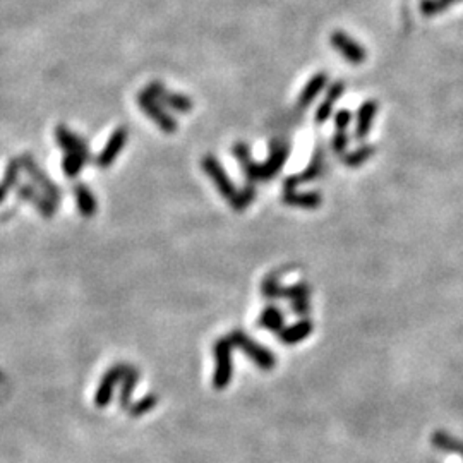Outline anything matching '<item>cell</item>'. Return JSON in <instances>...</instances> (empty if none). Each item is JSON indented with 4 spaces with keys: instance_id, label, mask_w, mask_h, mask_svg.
<instances>
[{
    "instance_id": "obj_1",
    "label": "cell",
    "mask_w": 463,
    "mask_h": 463,
    "mask_svg": "<svg viewBox=\"0 0 463 463\" xmlns=\"http://www.w3.org/2000/svg\"><path fill=\"white\" fill-rule=\"evenodd\" d=\"M290 146L289 143L283 141H273L271 148H269V154L263 163H258L256 160L249 158L247 161L240 165L244 170L245 178L249 184H256V182L271 181L278 175V172L285 167L287 160H289Z\"/></svg>"
},
{
    "instance_id": "obj_2",
    "label": "cell",
    "mask_w": 463,
    "mask_h": 463,
    "mask_svg": "<svg viewBox=\"0 0 463 463\" xmlns=\"http://www.w3.org/2000/svg\"><path fill=\"white\" fill-rule=\"evenodd\" d=\"M201 167L203 170L206 172V175L212 178L213 184L216 185L220 194H222L225 199H229V201H232L234 196L237 194V187H235V184L232 182V178L225 172V168L222 167L218 158L213 156V154H206L201 161Z\"/></svg>"
},
{
    "instance_id": "obj_3",
    "label": "cell",
    "mask_w": 463,
    "mask_h": 463,
    "mask_svg": "<svg viewBox=\"0 0 463 463\" xmlns=\"http://www.w3.org/2000/svg\"><path fill=\"white\" fill-rule=\"evenodd\" d=\"M138 101H139L141 110L145 112L150 119H152V121L161 129V131L167 132V134H172V132L177 131V121H175V119L172 117L167 110H165L163 103H161L160 100H154V98L148 96L145 91H141Z\"/></svg>"
},
{
    "instance_id": "obj_4",
    "label": "cell",
    "mask_w": 463,
    "mask_h": 463,
    "mask_svg": "<svg viewBox=\"0 0 463 463\" xmlns=\"http://www.w3.org/2000/svg\"><path fill=\"white\" fill-rule=\"evenodd\" d=\"M329 43L331 47L345 59L347 62L353 65H359L362 62H366L367 52L366 48L360 43H357L352 37L345 33V31H333L331 37H329Z\"/></svg>"
},
{
    "instance_id": "obj_5",
    "label": "cell",
    "mask_w": 463,
    "mask_h": 463,
    "mask_svg": "<svg viewBox=\"0 0 463 463\" xmlns=\"http://www.w3.org/2000/svg\"><path fill=\"white\" fill-rule=\"evenodd\" d=\"M322 170H325V152L321 148H318L314 154H312L311 163L302 172L285 178V191H296L299 185L316 181L322 174Z\"/></svg>"
},
{
    "instance_id": "obj_6",
    "label": "cell",
    "mask_w": 463,
    "mask_h": 463,
    "mask_svg": "<svg viewBox=\"0 0 463 463\" xmlns=\"http://www.w3.org/2000/svg\"><path fill=\"white\" fill-rule=\"evenodd\" d=\"M125 143H127V131H125L124 127L115 129L114 134H112L110 139H108L107 146H105L103 152H101L100 156H98V160H96L98 167H101V168L110 167V165L115 161V158L122 153Z\"/></svg>"
},
{
    "instance_id": "obj_7",
    "label": "cell",
    "mask_w": 463,
    "mask_h": 463,
    "mask_svg": "<svg viewBox=\"0 0 463 463\" xmlns=\"http://www.w3.org/2000/svg\"><path fill=\"white\" fill-rule=\"evenodd\" d=\"M378 110H380V105L374 100H367L360 105L356 119V139L364 141L369 136V131L373 127V122Z\"/></svg>"
},
{
    "instance_id": "obj_8",
    "label": "cell",
    "mask_w": 463,
    "mask_h": 463,
    "mask_svg": "<svg viewBox=\"0 0 463 463\" xmlns=\"http://www.w3.org/2000/svg\"><path fill=\"white\" fill-rule=\"evenodd\" d=\"M343 93H345V84H343L342 81H336V83H333L331 86L328 88L326 98L321 101L318 110H316V122H318V124H325V122L328 121L329 115L333 114V107H335L336 101L343 96Z\"/></svg>"
},
{
    "instance_id": "obj_9",
    "label": "cell",
    "mask_w": 463,
    "mask_h": 463,
    "mask_svg": "<svg viewBox=\"0 0 463 463\" xmlns=\"http://www.w3.org/2000/svg\"><path fill=\"white\" fill-rule=\"evenodd\" d=\"M282 201L287 206H294V208L300 209H318L321 206L322 198L319 192L309 191V192H299V191H285L283 192Z\"/></svg>"
},
{
    "instance_id": "obj_10",
    "label": "cell",
    "mask_w": 463,
    "mask_h": 463,
    "mask_svg": "<svg viewBox=\"0 0 463 463\" xmlns=\"http://www.w3.org/2000/svg\"><path fill=\"white\" fill-rule=\"evenodd\" d=\"M326 84H328V74H326V72H318V74L312 76L311 79L307 81L306 86H304V90L300 91L297 105H299L300 108H307L309 105L322 93Z\"/></svg>"
},
{
    "instance_id": "obj_11",
    "label": "cell",
    "mask_w": 463,
    "mask_h": 463,
    "mask_svg": "<svg viewBox=\"0 0 463 463\" xmlns=\"http://www.w3.org/2000/svg\"><path fill=\"white\" fill-rule=\"evenodd\" d=\"M161 103L165 105L170 110L178 112V114H189L194 107L191 98L187 94H181V93H172V91H167V93L161 96Z\"/></svg>"
},
{
    "instance_id": "obj_12",
    "label": "cell",
    "mask_w": 463,
    "mask_h": 463,
    "mask_svg": "<svg viewBox=\"0 0 463 463\" xmlns=\"http://www.w3.org/2000/svg\"><path fill=\"white\" fill-rule=\"evenodd\" d=\"M121 374H122L121 367H115V369H112L110 373L103 378V381H101L100 388H98V391H96V405L105 407L108 402H110L112 389H114L115 381L121 378Z\"/></svg>"
},
{
    "instance_id": "obj_13",
    "label": "cell",
    "mask_w": 463,
    "mask_h": 463,
    "mask_svg": "<svg viewBox=\"0 0 463 463\" xmlns=\"http://www.w3.org/2000/svg\"><path fill=\"white\" fill-rule=\"evenodd\" d=\"M374 152H376V150H374L373 145L359 146V148H356L353 152L343 154V156H342L343 165H345V167H350V168L360 167V165H364L367 160H369L371 156H373Z\"/></svg>"
},
{
    "instance_id": "obj_14",
    "label": "cell",
    "mask_w": 463,
    "mask_h": 463,
    "mask_svg": "<svg viewBox=\"0 0 463 463\" xmlns=\"http://www.w3.org/2000/svg\"><path fill=\"white\" fill-rule=\"evenodd\" d=\"M256 184H249L245 185L244 189H240V191H237V194L234 196V199L230 201V206L235 209V212H244L245 208H249V206L254 203L256 199Z\"/></svg>"
},
{
    "instance_id": "obj_15",
    "label": "cell",
    "mask_w": 463,
    "mask_h": 463,
    "mask_svg": "<svg viewBox=\"0 0 463 463\" xmlns=\"http://www.w3.org/2000/svg\"><path fill=\"white\" fill-rule=\"evenodd\" d=\"M76 198H77V206H79L81 213H83L84 216H91L94 212H96L94 196L91 194V191L86 187V185H77Z\"/></svg>"
},
{
    "instance_id": "obj_16",
    "label": "cell",
    "mask_w": 463,
    "mask_h": 463,
    "mask_svg": "<svg viewBox=\"0 0 463 463\" xmlns=\"http://www.w3.org/2000/svg\"><path fill=\"white\" fill-rule=\"evenodd\" d=\"M433 441L438 448H441V450L451 451V453L460 455V457L463 458V443H462V441L455 440V438H451L450 434L436 433V434H434Z\"/></svg>"
},
{
    "instance_id": "obj_17",
    "label": "cell",
    "mask_w": 463,
    "mask_h": 463,
    "mask_svg": "<svg viewBox=\"0 0 463 463\" xmlns=\"http://www.w3.org/2000/svg\"><path fill=\"white\" fill-rule=\"evenodd\" d=\"M282 322H283V316L278 309L276 307L265 309V312H263V316H261V325L265 326V328L276 329V328H280Z\"/></svg>"
},
{
    "instance_id": "obj_18",
    "label": "cell",
    "mask_w": 463,
    "mask_h": 463,
    "mask_svg": "<svg viewBox=\"0 0 463 463\" xmlns=\"http://www.w3.org/2000/svg\"><path fill=\"white\" fill-rule=\"evenodd\" d=\"M349 145H350V136L347 134V131H336V134L333 136V139H331L333 153L343 156V154L347 153Z\"/></svg>"
},
{
    "instance_id": "obj_19",
    "label": "cell",
    "mask_w": 463,
    "mask_h": 463,
    "mask_svg": "<svg viewBox=\"0 0 463 463\" xmlns=\"http://www.w3.org/2000/svg\"><path fill=\"white\" fill-rule=\"evenodd\" d=\"M309 331H311V322H307V321L299 322L297 326H294V328L287 329L285 331V336L289 338L287 342H296V338H300V336L307 335Z\"/></svg>"
},
{
    "instance_id": "obj_20",
    "label": "cell",
    "mask_w": 463,
    "mask_h": 463,
    "mask_svg": "<svg viewBox=\"0 0 463 463\" xmlns=\"http://www.w3.org/2000/svg\"><path fill=\"white\" fill-rule=\"evenodd\" d=\"M453 0H424L422 2V12L431 16V14H436L443 9L444 6H450Z\"/></svg>"
},
{
    "instance_id": "obj_21",
    "label": "cell",
    "mask_w": 463,
    "mask_h": 463,
    "mask_svg": "<svg viewBox=\"0 0 463 463\" xmlns=\"http://www.w3.org/2000/svg\"><path fill=\"white\" fill-rule=\"evenodd\" d=\"M352 122V114L349 110H340L335 115V127L336 131H347V127Z\"/></svg>"
}]
</instances>
